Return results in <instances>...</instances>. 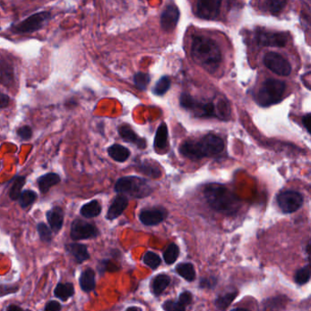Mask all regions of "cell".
<instances>
[{
	"label": "cell",
	"instance_id": "cell-21",
	"mask_svg": "<svg viewBox=\"0 0 311 311\" xmlns=\"http://www.w3.org/2000/svg\"><path fill=\"white\" fill-rule=\"evenodd\" d=\"M168 145V128L165 123H162L156 130L154 148L157 150L165 149Z\"/></svg>",
	"mask_w": 311,
	"mask_h": 311
},
{
	"label": "cell",
	"instance_id": "cell-15",
	"mask_svg": "<svg viewBox=\"0 0 311 311\" xmlns=\"http://www.w3.org/2000/svg\"><path fill=\"white\" fill-rule=\"evenodd\" d=\"M120 136L125 142L136 145L139 149H144L146 148V141L139 136L128 125H122L118 128Z\"/></svg>",
	"mask_w": 311,
	"mask_h": 311
},
{
	"label": "cell",
	"instance_id": "cell-36",
	"mask_svg": "<svg viewBox=\"0 0 311 311\" xmlns=\"http://www.w3.org/2000/svg\"><path fill=\"white\" fill-rule=\"evenodd\" d=\"M143 262L146 266L151 268L152 270H156V268L161 264V258L156 253L149 251L143 256Z\"/></svg>",
	"mask_w": 311,
	"mask_h": 311
},
{
	"label": "cell",
	"instance_id": "cell-43",
	"mask_svg": "<svg viewBox=\"0 0 311 311\" xmlns=\"http://www.w3.org/2000/svg\"><path fill=\"white\" fill-rule=\"evenodd\" d=\"M215 280L213 279H205V280H201L200 282V287L204 288V289H208V288H212L213 286H215Z\"/></svg>",
	"mask_w": 311,
	"mask_h": 311
},
{
	"label": "cell",
	"instance_id": "cell-45",
	"mask_svg": "<svg viewBox=\"0 0 311 311\" xmlns=\"http://www.w3.org/2000/svg\"><path fill=\"white\" fill-rule=\"evenodd\" d=\"M309 121H310V114H306V116H304L302 118V123L303 126H305L306 131L309 133Z\"/></svg>",
	"mask_w": 311,
	"mask_h": 311
},
{
	"label": "cell",
	"instance_id": "cell-30",
	"mask_svg": "<svg viewBox=\"0 0 311 311\" xmlns=\"http://www.w3.org/2000/svg\"><path fill=\"white\" fill-rule=\"evenodd\" d=\"M179 256V248L176 244H170L167 248L165 249L164 253V258L166 264L171 265L174 262L176 261V259L178 258Z\"/></svg>",
	"mask_w": 311,
	"mask_h": 311
},
{
	"label": "cell",
	"instance_id": "cell-20",
	"mask_svg": "<svg viewBox=\"0 0 311 311\" xmlns=\"http://www.w3.org/2000/svg\"><path fill=\"white\" fill-rule=\"evenodd\" d=\"M108 153L110 158L117 162H124L130 157V150L122 145L115 144L108 149Z\"/></svg>",
	"mask_w": 311,
	"mask_h": 311
},
{
	"label": "cell",
	"instance_id": "cell-47",
	"mask_svg": "<svg viewBox=\"0 0 311 311\" xmlns=\"http://www.w3.org/2000/svg\"><path fill=\"white\" fill-rule=\"evenodd\" d=\"M126 311H142V309L140 307H131L127 308Z\"/></svg>",
	"mask_w": 311,
	"mask_h": 311
},
{
	"label": "cell",
	"instance_id": "cell-10",
	"mask_svg": "<svg viewBox=\"0 0 311 311\" xmlns=\"http://www.w3.org/2000/svg\"><path fill=\"white\" fill-rule=\"evenodd\" d=\"M256 37L258 45L271 48H283L287 45L288 40V35L285 33L267 31L264 29H258Z\"/></svg>",
	"mask_w": 311,
	"mask_h": 311
},
{
	"label": "cell",
	"instance_id": "cell-37",
	"mask_svg": "<svg viewBox=\"0 0 311 311\" xmlns=\"http://www.w3.org/2000/svg\"><path fill=\"white\" fill-rule=\"evenodd\" d=\"M37 232L41 237L42 241L44 242H51L52 234H51V230L49 229V227L44 224V223H40L37 227Z\"/></svg>",
	"mask_w": 311,
	"mask_h": 311
},
{
	"label": "cell",
	"instance_id": "cell-4",
	"mask_svg": "<svg viewBox=\"0 0 311 311\" xmlns=\"http://www.w3.org/2000/svg\"><path fill=\"white\" fill-rule=\"evenodd\" d=\"M180 105L183 108L193 112L197 117H219L226 119L230 116L229 105L224 100L216 103L198 100L189 94H182L180 97Z\"/></svg>",
	"mask_w": 311,
	"mask_h": 311
},
{
	"label": "cell",
	"instance_id": "cell-33",
	"mask_svg": "<svg viewBox=\"0 0 311 311\" xmlns=\"http://www.w3.org/2000/svg\"><path fill=\"white\" fill-rule=\"evenodd\" d=\"M134 84L137 87L138 90L140 91H145L146 90L147 86L149 85L150 83V76L146 74V73L139 72L134 76Z\"/></svg>",
	"mask_w": 311,
	"mask_h": 311
},
{
	"label": "cell",
	"instance_id": "cell-8",
	"mask_svg": "<svg viewBox=\"0 0 311 311\" xmlns=\"http://www.w3.org/2000/svg\"><path fill=\"white\" fill-rule=\"evenodd\" d=\"M264 64L265 67L272 72L283 77H288L291 73V65L283 56L276 53L268 52L264 58Z\"/></svg>",
	"mask_w": 311,
	"mask_h": 311
},
{
	"label": "cell",
	"instance_id": "cell-38",
	"mask_svg": "<svg viewBox=\"0 0 311 311\" xmlns=\"http://www.w3.org/2000/svg\"><path fill=\"white\" fill-rule=\"evenodd\" d=\"M142 171L144 173V174H146L148 176H152L153 179H157L158 176H160L161 172L159 170V168L158 167H154V166H152V165H150V164H142Z\"/></svg>",
	"mask_w": 311,
	"mask_h": 311
},
{
	"label": "cell",
	"instance_id": "cell-13",
	"mask_svg": "<svg viewBox=\"0 0 311 311\" xmlns=\"http://www.w3.org/2000/svg\"><path fill=\"white\" fill-rule=\"evenodd\" d=\"M180 18V12L176 6L168 5L161 16V26L165 31H173Z\"/></svg>",
	"mask_w": 311,
	"mask_h": 311
},
{
	"label": "cell",
	"instance_id": "cell-22",
	"mask_svg": "<svg viewBox=\"0 0 311 311\" xmlns=\"http://www.w3.org/2000/svg\"><path fill=\"white\" fill-rule=\"evenodd\" d=\"M67 250L75 257V259L79 263L85 261L90 257V254L88 252L86 246L82 244H69L67 246Z\"/></svg>",
	"mask_w": 311,
	"mask_h": 311
},
{
	"label": "cell",
	"instance_id": "cell-12",
	"mask_svg": "<svg viewBox=\"0 0 311 311\" xmlns=\"http://www.w3.org/2000/svg\"><path fill=\"white\" fill-rule=\"evenodd\" d=\"M222 0H197V15L206 20H215L219 16Z\"/></svg>",
	"mask_w": 311,
	"mask_h": 311
},
{
	"label": "cell",
	"instance_id": "cell-23",
	"mask_svg": "<svg viewBox=\"0 0 311 311\" xmlns=\"http://www.w3.org/2000/svg\"><path fill=\"white\" fill-rule=\"evenodd\" d=\"M101 212V207L97 200H92L89 203L83 205L81 208V214L87 218L98 216Z\"/></svg>",
	"mask_w": 311,
	"mask_h": 311
},
{
	"label": "cell",
	"instance_id": "cell-29",
	"mask_svg": "<svg viewBox=\"0 0 311 311\" xmlns=\"http://www.w3.org/2000/svg\"><path fill=\"white\" fill-rule=\"evenodd\" d=\"M26 182V177L25 176H18L14 181L13 185L11 187L10 190V199L12 200H17L19 199V196L22 192V188L25 185Z\"/></svg>",
	"mask_w": 311,
	"mask_h": 311
},
{
	"label": "cell",
	"instance_id": "cell-18",
	"mask_svg": "<svg viewBox=\"0 0 311 311\" xmlns=\"http://www.w3.org/2000/svg\"><path fill=\"white\" fill-rule=\"evenodd\" d=\"M60 182V176L58 174L48 173V174H45V175L41 176L37 180V186H38V189L41 190V192L45 194L49 190H51V188L57 185Z\"/></svg>",
	"mask_w": 311,
	"mask_h": 311
},
{
	"label": "cell",
	"instance_id": "cell-24",
	"mask_svg": "<svg viewBox=\"0 0 311 311\" xmlns=\"http://www.w3.org/2000/svg\"><path fill=\"white\" fill-rule=\"evenodd\" d=\"M170 281H171V279L169 276L165 275V274L157 276L151 284L152 292L156 295H160L163 293L165 289L169 286Z\"/></svg>",
	"mask_w": 311,
	"mask_h": 311
},
{
	"label": "cell",
	"instance_id": "cell-19",
	"mask_svg": "<svg viewBox=\"0 0 311 311\" xmlns=\"http://www.w3.org/2000/svg\"><path fill=\"white\" fill-rule=\"evenodd\" d=\"M80 285L85 292H91L95 289V273L92 269L83 271L80 278Z\"/></svg>",
	"mask_w": 311,
	"mask_h": 311
},
{
	"label": "cell",
	"instance_id": "cell-42",
	"mask_svg": "<svg viewBox=\"0 0 311 311\" xmlns=\"http://www.w3.org/2000/svg\"><path fill=\"white\" fill-rule=\"evenodd\" d=\"M60 309H61V306L60 303L54 301V300L48 303L45 307V311H60Z\"/></svg>",
	"mask_w": 311,
	"mask_h": 311
},
{
	"label": "cell",
	"instance_id": "cell-39",
	"mask_svg": "<svg viewBox=\"0 0 311 311\" xmlns=\"http://www.w3.org/2000/svg\"><path fill=\"white\" fill-rule=\"evenodd\" d=\"M164 309L165 311H185V306L179 302H174L172 300H168L164 304Z\"/></svg>",
	"mask_w": 311,
	"mask_h": 311
},
{
	"label": "cell",
	"instance_id": "cell-17",
	"mask_svg": "<svg viewBox=\"0 0 311 311\" xmlns=\"http://www.w3.org/2000/svg\"><path fill=\"white\" fill-rule=\"evenodd\" d=\"M47 219L51 226V230L56 233L59 232L62 228L64 220V215L62 209L60 207H55L50 211L47 212Z\"/></svg>",
	"mask_w": 311,
	"mask_h": 311
},
{
	"label": "cell",
	"instance_id": "cell-6",
	"mask_svg": "<svg viewBox=\"0 0 311 311\" xmlns=\"http://www.w3.org/2000/svg\"><path fill=\"white\" fill-rule=\"evenodd\" d=\"M286 91L285 82L274 78L265 80L258 91L257 103L261 107H270L278 104L283 99L284 93Z\"/></svg>",
	"mask_w": 311,
	"mask_h": 311
},
{
	"label": "cell",
	"instance_id": "cell-25",
	"mask_svg": "<svg viewBox=\"0 0 311 311\" xmlns=\"http://www.w3.org/2000/svg\"><path fill=\"white\" fill-rule=\"evenodd\" d=\"M176 272L187 281L196 279V271L191 263H182L176 266Z\"/></svg>",
	"mask_w": 311,
	"mask_h": 311
},
{
	"label": "cell",
	"instance_id": "cell-28",
	"mask_svg": "<svg viewBox=\"0 0 311 311\" xmlns=\"http://www.w3.org/2000/svg\"><path fill=\"white\" fill-rule=\"evenodd\" d=\"M37 197L36 192H34L32 190H24L21 192L18 200H19V205L21 206V207L26 208V207H29L30 205H32L36 201Z\"/></svg>",
	"mask_w": 311,
	"mask_h": 311
},
{
	"label": "cell",
	"instance_id": "cell-7",
	"mask_svg": "<svg viewBox=\"0 0 311 311\" xmlns=\"http://www.w3.org/2000/svg\"><path fill=\"white\" fill-rule=\"evenodd\" d=\"M51 14L49 12H38L33 14L23 21L15 25L12 30L16 34H28L42 29L47 23L51 20Z\"/></svg>",
	"mask_w": 311,
	"mask_h": 311
},
{
	"label": "cell",
	"instance_id": "cell-5",
	"mask_svg": "<svg viewBox=\"0 0 311 311\" xmlns=\"http://www.w3.org/2000/svg\"><path fill=\"white\" fill-rule=\"evenodd\" d=\"M115 190L119 194L128 195L135 199H142L151 194V184L139 176H124L116 182Z\"/></svg>",
	"mask_w": 311,
	"mask_h": 311
},
{
	"label": "cell",
	"instance_id": "cell-27",
	"mask_svg": "<svg viewBox=\"0 0 311 311\" xmlns=\"http://www.w3.org/2000/svg\"><path fill=\"white\" fill-rule=\"evenodd\" d=\"M74 294V287L71 283L66 284H60L57 286L55 289V296L57 298H60L61 300H67Z\"/></svg>",
	"mask_w": 311,
	"mask_h": 311
},
{
	"label": "cell",
	"instance_id": "cell-32",
	"mask_svg": "<svg viewBox=\"0 0 311 311\" xmlns=\"http://www.w3.org/2000/svg\"><path fill=\"white\" fill-rule=\"evenodd\" d=\"M171 86V79L167 76L161 77L153 87V93L157 96L165 95Z\"/></svg>",
	"mask_w": 311,
	"mask_h": 311
},
{
	"label": "cell",
	"instance_id": "cell-14",
	"mask_svg": "<svg viewBox=\"0 0 311 311\" xmlns=\"http://www.w3.org/2000/svg\"><path fill=\"white\" fill-rule=\"evenodd\" d=\"M166 216V211L163 208H149L140 213V220L143 225L156 226L163 222Z\"/></svg>",
	"mask_w": 311,
	"mask_h": 311
},
{
	"label": "cell",
	"instance_id": "cell-46",
	"mask_svg": "<svg viewBox=\"0 0 311 311\" xmlns=\"http://www.w3.org/2000/svg\"><path fill=\"white\" fill-rule=\"evenodd\" d=\"M8 311H30L27 310V309H23L19 306H16V305H10V307H8Z\"/></svg>",
	"mask_w": 311,
	"mask_h": 311
},
{
	"label": "cell",
	"instance_id": "cell-31",
	"mask_svg": "<svg viewBox=\"0 0 311 311\" xmlns=\"http://www.w3.org/2000/svg\"><path fill=\"white\" fill-rule=\"evenodd\" d=\"M13 78V69L10 63L5 61H0V80L7 84Z\"/></svg>",
	"mask_w": 311,
	"mask_h": 311
},
{
	"label": "cell",
	"instance_id": "cell-11",
	"mask_svg": "<svg viewBox=\"0 0 311 311\" xmlns=\"http://www.w3.org/2000/svg\"><path fill=\"white\" fill-rule=\"evenodd\" d=\"M99 235V231L95 226L86 221L76 219L73 221L70 230V237L74 240L93 239Z\"/></svg>",
	"mask_w": 311,
	"mask_h": 311
},
{
	"label": "cell",
	"instance_id": "cell-40",
	"mask_svg": "<svg viewBox=\"0 0 311 311\" xmlns=\"http://www.w3.org/2000/svg\"><path fill=\"white\" fill-rule=\"evenodd\" d=\"M17 134L19 136V138L20 140L27 141V140H29V139L31 138V136H32V130H31V128L28 126H21L20 128L18 129Z\"/></svg>",
	"mask_w": 311,
	"mask_h": 311
},
{
	"label": "cell",
	"instance_id": "cell-41",
	"mask_svg": "<svg viewBox=\"0 0 311 311\" xmlns=\"http://www.w3.org/2000/svg\"><path fill=\"white\" fill-rule=\"evenodd\" d=\"M192 300V294L190 293L189 291H184V292H183V293L179 296V302L183 304V306L191 304Z\"/></svg>",
	"mask_w": 311,
	"mask_h": 311
},
{
	"label": "cell",
	"instance_id": "cell-44",
	"mask_svg": "<svg viewBox=\"0 0 311 311\" xmlns=\"http://www.w3.org/2000/svg\"><path fill=\"white\" fill-rule=\"evenodd\" d=\"M10 102V97L0 92V108H6V107H8Z\"/></svg>",
	"mask_w": 311,
	"mask_h": 311
},
{
	"label": "cell",
	"instance_id": "cell-48",
	"mask_svg": "<svg viewBox=\"0 0 311 311\" xmlns=\"http://www.w3.org/2000/svg\"><path fill=\"white\" fill-rule=\"evenodd\" d=\"M231 311H249L248 309H246V308H235L233 310Z\"/></svg>",
	"mask_w": 311,
	"mask_h": 311
},
{
	"label": "cell",
	"instance_id": "cell-26",
	"mask_svg": "<svg viewBox=\"0 0 311 311\" xmlns=\"http://www.w3.org/2000/svg\"><path fill=\"white\" fill-rule=\"evenodd\" d=\"M237 296H238L237 291L221 295L215 299V307H217L219 310H225L229 307V305L233 302L234 299L237 298Z\"/></svg>",
	"mask_w": 311,
	"mask_h": 311
},
{
	"label": "cell",
	"instance_id": "cell-3",
	"mask_svg": "<svg viewBox=\"0 0 311 311\" xmlns=\"http://www.w3.org/2000/svg\"><path fill=\"white\" fill-rule=\"evenodd\" d=\"M224 141L221 138L208 134L201 140L184 142L180 148V153L189 159L198 160L219 155L224 150Z\"/></svg>",
	"mask_w": 311,
	"mask_h": 311
},
{
	"label": "cell",
	"instance_id": "cell-35",
	"mask_svg": "<svg viewBox=\"0 0 311 311\" xmlns=\"http://www.w3.org/2000/svg\"><path fill=\"white\" fill-rule=\"evenodd\" d=\"M310 280V269L309 266H304L296 272L295 281L298 285L306 284Z\"/></svg>",
	"mask_w": 311,
	"mask_h": 311
},
{
	"label": "cell",
	"instance_id": "cell-2",
	"mask_svg": "<svg viewBox=\"0 0 311 311\" xmlns=\"http://www.w3.org/2000/svg\"><path fill=\"white\" fill-rule=\"evenodd\" d=\"M207 203L215 211L233 215L241 207L240 199L231 190L221 184H209L204 190Z\"/></svg>",
	"mask_w": 311,
	"mask_h": 311
},
{
	"label": "cell",
	"instance_id": "cell-9",
	"mask_svg": "<svg viewBox=\"0 0 311 311\" xmlns=\"http://www.w3.org/2000/svg\"><path fill=\"white\" fill-rule=\"evenodd\" d=\"M277 199L280 209L286 214L297 211L303 205L302 195L294 190H287L281 192L278 196Z\"/></svg>",
	"mask_w": 311,
	"mask_h": 311
},
{
	"label": "cell",
	"instance_id": "cell-16",
	"mask_svg": "<svg viewBox=\"0 0 311 311\" xmlns=\"http://www.w3.org/2000/svg\"><path fill=\"white\" fill-rule=\"evenodd\" d=\"M128 199L126 196L122 194L118 195L112 201V203L110 204L109 210L107 213V218L110 220L117 218L124 213V210L128 206Z\"/></svg>",
	"mask_w": 311,
	"mask_h": 311
},
{
	"label": "cell",
	"instance_id": "cell-34",
	"mask_svg": "<svg viewBox=\"0 0 311 311\" xmlns=\"http://www.w3.org/2000/svg\"><path fill=\"white\" fill-rule=\"evenodd\" d=\"M267 9L273 15L280 13L287 5V0H265Z\"/></svg>",
	"mask_w": 311,
	"mask_h": 311
},
{
	"label": "cell",
	"instance_id": "cell-1",
	"mask_svg": "<svg viewBox=\"0 0 311 311\" xmlns=\"http://www.w3.org/2000/svg\"><path fill=\"white\" fill-rule=\"evenodd\" d=\"M191 54L193 61L208 72H215L222 61V53L215 40L205 36H192Z\"/></svg>",
	"mask_w": 311,
	"mask_h": 311
}]
</instances>
